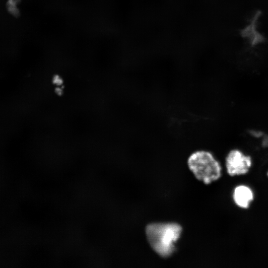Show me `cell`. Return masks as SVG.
Returning a JSON list of instances; mask_svg holds the SVG:
<instances>
[{"label":"cell","mask_w":268,"mask_h":268,"mask_svg":"<svg viewBox=\"0 0 268 268\" xmlns=\"http://www.w3.org/2000/svg\"><path fill=\"white\" fill-rule=\"evenodd\" d=\"M182 228L175 223H155L148 225L145 229L147 240L160 256H170L175 249V244L180 237Z\"/></svg>","instance_id":"cell-1"},{"label":"cell","mask_w":268,"mask_h":268,"mask_svg":"<svg viewBox=\"0 0 268 268\" xmlns=\"http://www.w3.org/2000/svg\"><path fill=\"white\" fill-rule=\"evenodd\" d=\"M187 165L195 176L205 184L218 180L222 175V166L214 154L206 149H198L188 156Z\"/></svg>","instance_id":"cell-2"},{"label":"cell","mask_w":268,"mask_h":268,"mask_svg":"<svg viewBox=\"0 0 268 268\" xmlns=\"http://www.w3.org/2000/svg\"><path fill=\"white\" fill-rule=\"evenodd\" d=\"M253 165L252 156L239 148L228 150L224 158V165L227 174L231 177L248 174Z\"/></svg>","instance_id":"cell-3"},{"label":"cell","mask_w":268,"mask_h":268,"mask_svg":"<svg viewBox=\"0 0 268 268\" xmlns=\"http://www.w3.org/2000/svg\"><path fill=\"white\" fill-rule=\"evenodd\" d=\"M255 198L253 189L248 185L239 184L233 189L232 199L237 206L247 209L251 205Z\"/></svg>","instance_id":"cell-4"},{"label":"cell","mask_w":268,"mask_h":268,"mask_svg":"<svg viewBox=\"0 0 268 268\" xmlns=\"http://www.w3.org/2000/svg\"><path fill=\"white\" fill-rule=\"evenodd\" d=\"M249 134L252 137L257 139H260L265 135L264 133L258 130H251Z\"/></svg>","instance_id":"cell-5"},{"label":"cell","mask_w":268,"mask_h":268,"mask_svg":"<svg viewBox=\"0 0 268 268\" xmlns=\"http://www.w3.org/2000/svg\"><path fill=\"white\" fill-rule=\"evenodd\" d=\"M261 145L264 148L268 149V135H265L260 139Z\"/></svg>","instance_id":"cell-6"},{"label":"cell","mask_w":268,"mask_h":268,"mask_svg":"<svg viewBox=\"0 0 268 268\" xmlns=\"http://www.w3.org/2000/svg\"><path fill=\"white\" fill-rule=\"evenodd\" d=\"M267 176L268 177V172L267 173Z\"/></svg>","instance_id":"cell-7"}]
</instances>
